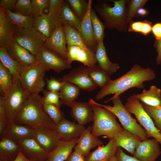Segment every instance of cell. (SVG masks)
Here are the masks:
<instances>
[{
  "label": "cell",
  "instance_id": "cell-47",
  "mask_svg": "<svg viewBox=\"0 0 161 161\" xmlns=\"http://www.w3.org/2000/svg\"><path fill=\"white\" fill-rule=\"evenodd\" d=\"M7 126L3 102L0 97V138L2 137L4 133Z\"/></svg>",
  "mask_w": 161,
  "mask_h": 161
},
{
  "label": "cell",
  "instance_id": "cell-53",
  "mask_svg": "<svg viewBox=\"0 0 161 161\" xmlns=\"http://www.w3.org/2000/svg\"><path fill=\"white\" fill-rule=\"evenodd\" d=\"M65 161H85V157L75 151L72 152Z\"/></svg>",
  "mask_w": 161,
  "mask_h": 161
},
{
  "label": "cell",
  "instance_id": "cell-35",
  "mask_svg": "<svg viewBox=\"0 0 161 161\" xmlns=\"http://www.w3.org/2000/svg\"><path fill=\"white\" fill-rule=\"evenodd\" d=\"M80 90L77 86L65 82L59 92L62 104L66 106L69 103L75 101L80 94Z\"/></svg>",
  "mask_w": 161,
  "mask_h": 161
},
{
  "label": "cell",
  "instance_id": "cell-4",
  "mask_svg": "<svg viewBox=\"0 0 161 161\" xmlns=\"http://www.w3.org/2000/svg\"><path fill=\"white\" fill-rule=\"evenodd\" d=\"M88 102L91 105L94 113L93 123L91 126V132L94 136L98 137L105 135L112 138L117 132L123 129L112 112L99 105L92 98L89 100Z\"/></svg>",
  "mask_w": 161,
  "mask_h": 161
},
{
  "label": "cell",
  "instance_id": "cell-52",
  "mask_svg": "<svg viewBox=\"0 0 161 161\" xmlns=\"http://www.w3.org/2000/svg\"><path fill=\"white\" fill-rule=\"evenodd\" d=\"M152 27L153 24L150 21L146 20L143 21L141 33L145 35L149 34L152 31Z\"/></svg>",
  "mask_w": 161,
  "mask_h": 161
},
{
  "label": "cell",
  "instance_id": "cell-45",
  "mask_svg": "<svg viewBox=\"0 0 161 161\" xmlns=\"http://www.w3.org/2000/svg\"><path fill=\"white\" fill-rule=\"evenodd\" d=\"M32 13L31 16L35 18L42 16L44 13L43 10L49 7V0H32Z\"/></svg>",
  "mask_w": 161,
  "mask_h": 161
},
{
  "label": "cell",
  "instance_id": "cell-43",
  "mask_svg": "<svg viewBox=\"0 0 161 161\" xmlns=\"http://www.w3.org/2000/svg\"><path fill=\"white\" fill-rule=\"evenodd\" d=\"M42 97L44 104H53L60 108L62 104L59 92H54L44 89Z\"/></svg>",
  "mask_w": 161,
  "mask_h": 161
},
{
  "label": "cell",
  "instance_id": "cell-48",
  "mask_svg": "<svg viewBox=\"0 0 161 161\" xmlns=\"http://www.w3.org/2000/svg\"><path fill=\"white\" fill-rule=\"evenodd\" d=\"M115 156L118 161H142L134 156H131L127 154L120 147L117 148Z\"/></svg>",
  "mask_w": 161,
  "mask_h": 161
},
{
  "label": "cell",
  "instance_id": "cell-18",
  "mask_svg": "<svg viewBox=\"0 0 161 161\" xmlns=\"http://www.w3.org/2000/svg\"><path fill=\"white\" fill-rule=\"evenodd\" d=\"M66 106L71 108V116L78 124L84 125L93 121L94 113L92 106L89 102L75 101Z\"/></svg>",
  "mask_w": 161,
  "mask_h": 161
},
{
  "label": "cell",
  "instance_id": "cell-9",
  "mask_svg": "<svg viewBox=\"0 0 161 161\" xmlns=\"http://www.w3.org/2000/svg\"><path fill=\"white\" fill-rule=\"evenodd\" d=\"M47 38L34 27L20 28L15 26L13 39L35 55Z\"/></svg>",
  "mask_w": 161,
  "mask_h": 161
},
{
  "label": "cell",
  "instance_id": "cell-58",
  "mask_svg": "<svg viewBox=\"0 0 161 161\" xmlns=\"http://www.w3.org/2000/svg\"><path fill=\"white\" fill-rule=\"evenodd\" d=\"M0 161H9L7 160L0 159Z\"/></svg>",
  "mask_w": 161,
  "mask_h": 161
},
{
  "label": "cell",
  "instance_id": "cell-56",
  "mask_svg": "<svg viewBox=\"0 0 161 161\" xmlns=\"http://www.w3.org/2000/svg\"><path fill=\"white\" fill-rule=\"evenodd\" d=\"M12 161H30L27 159L20 150L18 155L15 160Z\"/></svg>",
  "mask_w": 161,
  "mask_h": 161
},
{
  "label": "cell",
  "instance_id": "cell-54",
  "mask_svg": "<svg viewBox=\"0 0 161 161\" xmlns=\"http://www.w3.org/2000/svg\"><path fill=\"white\" fill-rule=\"evenodd\" d=\"M152 31L156 40L161 38V23L158 22L153 26Z\"/></svg>",
  "mask_w": 161,
  "mask_h": 161
},
{
  "label": "cell",
  "instance_id": "cell-55",
  "mask_svg": "<svg viewBox=\"0 0 161 161\" xmlns=\"http://www.w3.org/2000/svg\"><path fill=\"white\" fill-rule=\"evenodd\" d=\"M148 13L147 10L143 7H141L139 8L137 11L135 17H137L140 16H144L146 15Z\"/></svg>",
  "mask_w": 161,
  "mask_h": 161
},
{
  "label": "cell",
  "instance_id": "cell-14",
  "mask_svg": "<svg viewBox=\"0 0 161 161\" xmlns=\"http://www.w3.org/2000/svg\"><path fill=\"white\" fill-rule=\"evenodd\" d=\"M20 150L30 161H45L49 153L33 138L23 139L18 143Z\"/></svg>",
  "mask_w": 161,
  "mask_h": 161
},
{
  "label": "cell",
  "instance_id": "cell-20",
  "mask_svg": "<svg viewBox=\"0 0 161 161\" xmlns=\"http://www.w3.org/2000/svg\"><path fill=\"white\" fill-rule=\"evenodd\" d=\"M86 128L83 125L76 124L64 118L56 125V130L59 134L61 141H67L79 138Z\"/></svg>",
  "mask_w": 161,
  "mask_h": 161
},
{
  "label": "cell",
  "instance_id": "cell-15",
  "mask_svg": "<svg viewBox=\"0 0 161 161\" xmlns=\"http://www.w3.org/2000/svg\"><path fill=\"white\" fill-rule=\"evenodd\" d=\"M63 24L61 15L49 11L34 18L33 27L47 38L57 27Z\"/></svg>",
  "mask_w": 161,
  "mask_h": 161
},
{
  "label": "cell",
  "instance_id": "cell-38",
  "mask_svg": "<svg viewBox=\"0 0 161 161\" xmlns=\"http://www.w3.org/2000/svg\"><path fill=\"white\" fill-rule=\"evenodd\" d=\"M90 19L96 41L97 43L103 41L106 26L105 23L99 19L96 12L92 8L90 12Z\"/></svg>",
  "mask_w": 161,
  "mask_h": 161
},
{
  "label": "cell",
  "instance_id": "cell-37",
  "mask_svg": "<svg viewBox=\"0 0 161 161\" xmlns=\"http://www.w3.org/2000/svg\"><path fill=\"white\" fill-rule=\"evenodd\" d=\"M13 76L0 62V94L6 95L8 93L13 85Z\"/></svg>",
  "mask_w": 161,
  "mask_h": 161
},
{
  "label": "cell",
  "instance_id": "cell-44",
  "mask_svg": "<svg viewBox=\"0 0 161 161\" xmlns=\"http://www.w3.org/2000/svg\"><path fill=\"white\" fill-rule=\"evenodd\" d=\"M14 13L25 16H31L32 5L30 0H18L14 9Z\"/></svg>",
  "mask_w": 161,
  "mask_h": 161
},
{
  "label": "cell",
  "instance_id": "cell-26",
  "mask_svg": "<svg viewBox=\"0 0 161 161\" xmlns=\"http://www.w3.org/2000/svg\"><path fill=\"white\" fill-rule=\"evenodd\" d=\"M3 137L10 139L18 143L23 139L33 138L32 128L30 126L13 123L7 126Z\"/></svg>",
  "mask_w": 161,
  "mask_h": 161
},
{
  "label": "cell",
  "instance_id": "cell-11",
  "mask_svg": "<svg viewBox=\"0 0 161 161\" xmlns=\"http://www.w3.org/2000/svg\"><path fill=\"white\" fill-rule=\"evenodd\" d=\"M87 67V66L84 65L80 66L58 79L61 81L73 84L81 89L92 91L95 89L97 86L89 76Z\"/></svg>",
  "mask_w": 161,
  "mask_h": 161
},
{
  "label": "cell",
  "instance_id": "cell-39",
  "mask_svg": "<svg viewBox=\"0 0 161 161\" xmlns=\"http://www.w3.org/2000/svg\"><path fill=\"white\" fill-rule=\"evenodd\" d=\"M66 1L76 15L82 20L86 12L88 1L84 0H67Z\"/></svg>",
  "mask_w": 161,
  "mask_h": 161
},
{
  "label": "cell",
  "instance_id": "cell-28",
  "mask_svg": "<svg viewBox=\"0 0 161 161\" xmlns=\"http://www.w3.org/2000/svg\"><path fill=\"white\" fill-rule=\"evenodd\" d=\"M15 27L7 20L5 10L0 7V47H4L13 39Z\"/></svg>",
  "mask_w": 161,
  "mask_h": 161
},
{
  "label": "cell",
  "instance_id": "cell-46",
  "mask_svg": "<svg viewBox=\"0 0 161 161\" xmlns=\"http://www.w3.org/2000/svg\"><path fill=\"white\" fill-rule=\"evenodd\" d=\"M46 81L47 90L54 92H59L65 83L52 77L46 78Z\"/></svg>",
  "mask_w": 161,
  "mask_h": 161
},
{
  "label": "cell",
  "instance_id": "cell-57",
  "mask_svg": "<svg viewBox=\"0 0 161 161\" xmlns=\"http://www.w3.org/2000/svg\"><path fill=\"white\" fill-rule=\"evenodd\" d=\"M109 161H118L116 156H113L110 159Z\"/></svg>",
  "mask_w": 161,
  "mask_h": 161
},
{
  "label": "cell",
  "instance_id": "cell-42",
  "mask_svg": "<svg viewBox=\"0 0 161 161\" xmlns=\"http://www.w3.org/2000/svg\"><path fill=\"white\" fill-rule=\"evenodd\" d=\"M44 108L47 114L56 125L64 118L63 112L55 105L44 104Z\"/></svg>",
  "mask_w": 161,
  "mask_h": 161
},
{
  "label": "cell",
  "instance_id": "cell-49",
  "mask_svg": "<svg viewBox=\"0 0 161 161\" xmlns=\"http://www.w3.org/2000/svg\"><path fill=\"white\" fill-rule=\"evenodd\" d=\"M17 0H0V7L5 11L10 10L14 9Z\"/></svg>",
  "mask_w": 161,
  "mask_h": 161
},
{
  "label": "cell",
  "instance_id": "cell-40",
  "mask_svg": "<svg viewBox=\"0 0 161 161\" xmlns=\"http://www.w3.org/2000/svg\"><path fill=\"white\" fill-rule=\"evenodd\" d=\"M141 103L145 110L153 119L156 127L161 134V106L153 107Z\"/></svg>",
  "mask_w": 161,
  "mask_h": 161
},
{
  "label": "cell",
  "instance_id": "cell-23",
  "mask_svg": "<svg viewBox=\"0 0 161 161\" xmlns=\"http://www.w3.org/2000/svg\"><path fill=\"white\" fill-rule=\"evenodd\" d=\"M113 138L118 147L124 148L132 155L142 141L137 136L124 129L117 132Z\"/></svg>",
  "mask_w": 161,
  "mask_h": 161
},
{
  "label": "cell",
  "instance_id": "cell-29",
  "mask_svg": "<svg viewBox=\"0 0 161 161\" xmlns=\"http://www.w3.org/2000/svg\"><path fill=\"white\" fill-rule=\"evenodd\" d=\"M0 60L13 76V83L19 80L20 72L24 65L14 59L4 47H0Z\"/></svg>",
  "mask_w": 161,
  "mask_h": 161
},
{
  "label": "cell",
  "instance_id": "cell-19",
  "mask_svg": "<svg viewBox=\"0 0 161 161\" xmlns=\"http://www.w3.org/2000/svg\"><path fill=\"white\" fill-rule=\"evenodd\" d=\"M88 4L86 12L81 20L80 33L86 47L95 53L98 43L95 38L90 19L92 0H88Z\"/></svg>",
  "mask_w": 161,
  "mask_h": 161
},
{
  "label": "cell",
  "instance_id": "cell-3",
  "mask_svg": "<svg viewBox=\"0 0 161 161\" xmlns=\"http://www.w3.org/2000/svg\"><path fill=\"white\" fill-rule=\"evenodd\" d=\"M114 5L112 6L107 1H99L94 6L95 11L105 23L106 27L121 32L128 30L127 22L128 0H110Z\"/></svg>",
  "mask_w": 161,
  "mask_h": 161
},
{
  "label": "cell",
  "instance_id": "cell-2",
  "mask_svg": "<svg viewBox=\"0 0 161 161\" xmlns=\"http://www.w3.org/2000/svg\"><path fill=\"white\" fill-rule=\"evenodd\" d=\"M42 97L39 94L30 95L14 123L31 127L41 126L56 130V125L45 112Z\"/></svg>",
  "mask_w": 161,
  "mask_h": 161
},
{
  "label": "cell",
  "instance_id": "cell-6",
  "mask_svg": "<svg viewBox=\"0 0 161 161\" xmlns=\"http://www.w3.org/2000/svg\"><path fill=\"white\" fill-rule=\"evenodd\" d=\"M46 71L38 62L31 65L23 66L20 72L19 81L23 89L29 95L39 94L44 90Z\"/></svg>",
  "mask_w": 161,
  "mask_h": 161
},
{
  "label": "cell",
  "instance_id": "cell-50",
  "mask_svg": "<svg viewBox=\"0 0 161 161\" xmlns=\"http://www.w3.org/2000/svg\"><path fill=\"white\" fill-rule=\"evenodd\" d=\"M143 25V21H131L128 26V31L129 32L141 33Z\"/></svg>",
  "mask_w": 161,
  "mask_h": 161
},
{
  "label": "cell",
  "instance_id": "cell-32",
  "mask_svg": "<svg viewBox=\"0 0 161 161\" xmlns=\"http://www.w3.org/2000/svg\"><path fill=\"white\" fill-rule=\"evenodd\" d=\"M63 26L67 41V46H78L88 52L94 53L86 47L81 33L77 30L66 22L64 23Z\"/></svg>",
  "mask_w": 161,
  "mask_h": 161
},
{
  "label": "cell",
  "instance_id": "cell-31",
  "mask_svg": "<svg viewBox=\"0 0 161 161\" xmlns=\"http://www.w3.org/2000/svg\"><path fill=\"white\" fill-rule=\"evenodd\" d=\"M135 95L140 101L146 105L153 107L161 106V90L155 85L151 86L148 90L144 89L141 93Z\"/></svg>",
  "mask_w": 161,
  "mask_h": 161
},
{
  "label": "cell",
  "instance_id": "cell-12",
  "mask_svg": "<svg viewBox=\"0 0 161 161\" xmlns=\"http://www.w3.org/2000/svg\"><path fill=\"white\" fill-rule=\"evenodd\" d=\"M31 127L33 138L49 153L61 141L60 136L56 130L41 126Z\"/></svg>",
  "mask_w": 161,
  "mask_h": 161
},
{
  "label": "cell",
  "instance_id": "cell-36",
  "mask_svg": "<svg viewBox=\"0 0 161 161\" xmlns=\"http://www.w3.org/2000/svg\"><path fill=\"white\" fill-rule=\"evenodd\" d=\"M61 17L64 23L66 22L68 24L80 33L81 20L72 11L66 1L63 5Z\"/></svg>",
  "mask_w": 161,
  "mask_h": 161
},
{
  "label": "cell",
  "instance_id": "cell-34",
  "mask_svg": "<svg viewBox=\"0 0 161 161\" xmlns=\"http://www.w3.org/2000/svg\"><path fill=\"white\" fill-rule=\"evenodd\" d=\"M87 69L89 76L97 87L102 88L111 80L110 75L98 65L87 66Z\"/></svg>",
  "mask_w": 161,
  "mask_h": 161
},
{
  "label": "cell",
  "instance_id": "cell-13",
  "mask_svg": "<svg viewBox=\"0 0 161 161\" xmlns=\"http://www.w3.org/2000/svg\"><path fill=\"white\" fill-rule=\"evenodd\" d=\"M67 41L63 25L57 27L47 38L44 46L47 49L55 52L64 58L67 59Z\"/></svg>",
  "mask_w": 161,
  "mask_h": 161
},
{
  "label": "cell",
  "instance_id": "cell-16",
  "mask_svg": "<svg viewBox=\"0 0 161 161\" xmlns=\"http://www.w3.org/2000/svg\"><path fill=\"white\" fill-rule=\"evenodd\" d=\"M160 143L155 139L141 141L133 156L142 161H155L161 154Z\"/></svg>",
  "mask_w": 161,
  "mask_h": 161
},
{
  "label": "cell",
  "instance_id": "cell-1",
  "mask_svg": "<svg viewBox=\"0 0 161 161\" xmlns=\"http://www.w3.org/2000/svg\"><path fill=\"white\" fill-rule=\"evenodd\" d=\"M156 77L154 70L150 67L145 68L138 64H135L122 76L111 80L101 88L96 95L95 98L100 100L108 95L114 94L112 97L104 101L105 103H108L130 88H143L144 82L152 81Z\"/></svg>",
  "mask_w": 161,
  "mask_h": 161
},
{
  "label": "cell",
  "instance_id": "cell-30",
  "mask_svg": "<svg viewBox=\"0 0 161 161\" xmlns=\"http://www.w3.org/2000/svg\"><path fill=\"white\" fill-rule=\"evenodd\" d=\"M20 151L18 144L5 137L0 138V159L12 161L17 157Z\"/></svg>",
  "mask_w": 161,
  "mask_h": 161
},
{
  "label": "cell",
  "instance_id": "cell-17",
  "mask_svg": "<svg viewBox=\"0 0 161 161\" xmlns=\"http://www.w3.org/2000/svg\"><path fill=\"white\" fill-rule=\"evenodd\" d=\"M4 47L14 59L24 66L31 65L38 62L35 55L13 39Z\"/></svg>",
  "mask_w": 161,
  "mask_h": 161
},
{
  "label": "cell",
  "instance_id": "cell-51",
  "mask_svg": "<svg viewBox=\"0 0 161 161\" xmlns=\"http://www.w3.org/2000/svg\"><path fill=\"white\" fill-rule=\"evenodd\" d=\"M154 47L156 48L157 55L156 59L157 65L161 64V38L158 40H155Z\"/></svg>",
  "mask_w": 161,
  "mask_h": 161
},
{
  "label": "cell",
  "instance_id": "cell-24",
  "mask_svg": "<svg viewBox=\"0 0 161 161\" xmlns=\"http://www.w3.org/2000/svg\"><path fill=\"white\" fill-rule=\"evenodd\" d=\"M109 139L105 146H99L95 151L90 152L85 157V161H109L115 155L118 147L113 138Z\"/></svg>",
  "mask_w": 161,
  "mask_h": 161
},
{
  "label": "cell",
  "instance_id": "cell-22",
  "mask_svg": "<svg viewBox=\"0 0 161 161\" xmlns=\"http://www.w3.org/2000/svg\"><path fill=\"white\" fill-rule=\"evenodd\" d=\"M67 60L70 64L73 61H77L89 67L95 65L97 62L95 53L88 52L80 47L67 46Z\"/></svg>",
  "mask_w": 161,
  "mask_h": 161
},
{
  "label": "cell",
  "instance_id": "cell-7",
  "mask_svg": "<svg viewBox=\"0 0 161 161\" xmlns=\"http://www.w3.org/2000/svg\"><path fill=\"white\" fill-rule=\"evenodd\" d=\"M29 95L23 89L19 80L14 83L8 93L4 95L0 94L7 126L14 123Z\"/></svg>",
  "mask_w": 161,
  "mask_h": 161
},
{
  "label": "cell",
  "instance_id": "cell-27",
  "mask_svg": "<svg viewBox=\"0 0 161 161\" xmlns=\"http://www.w3.org/2000/svg\"><path fill=\"white\" fill-rule=\"evenodd\" d=\"M78 138L67 141H61L57 146L49 153L45 161H64L67 159L77 144Z\"/></svg>",
  "mask_w": 161,
  "mask_h": 161
},
{
  "label": "cell",
  "instance_id": "cell-21",
  "mask_svg": "<svg viewBox=\"0 0 161 161\" xmlns=\"http://www.w3.org/2000/svg\"><path fill=\"white\" fill-rule=\"evenodd\" d=\"M103 144V142L98 137L92 134L91 126H89L79 138L74 148V151L85 157L89 153L92 148L97 146H100Z\"/></svg>",
  "mask_w": 161,
  "mask_h": 161
},
{
  "label": "cell",
  "instance_id": "cell-25",
  "mask_svg": "<svg viewBox=\"0 0 161 161\" xmlns=\"http://www.w3.org/2000/svg\"><path fill=\"white\" fill-rule=\"evenodd\" d=\"M95 57L99 66L109 75L116 72L120 68L119 64L113 63L109 60L103 41L98 43Z\"/></svg>",
  "mask_w": 161,
  "mask_h": 161
},
{
  "label": "cell",
  "instance_id": "cell-5",
  "mask_svg": "<svg viewBox=\"0 0 161 161\" xmlns=\"http://www.w3.org/2000/svg\"><path fill=\"white\" fill-rule=\"evenodd\" d=\"M113 105L111 106L98 103L100 106L113 113L119 120L123 129L139 138L142 141L146 140L150 137L145 130L139 124L136 119L123 104L120 96L112 100Z\"/></svg>",
  "mask_w": 161,
  "mask_h": 161
},
{
  "label": "cell",
  "instance_id": "cell-41",
  "mask_svg": "<svg viewBox=\"0 0 161 161\" xmlns=\"http://www.w3.org/2000/svg\"><path fill=\"white\" fill-rule=\"evenodd\" d=\"M147 0H128L127 7V22L129 24L135 17L138 10L141 7H143Z\"/></svg>",
  "mask_w": 161,
  "mask_h": 161
},
{
  "label": "cell",
  "instance_id": "cell-8",
  "mask_svg": "<svg viewBox=\"0 0 161 161\" xmlns=\"http://www.w3.org/2000/svg\"><path fill=\"white\" fill-rule=\"evenodd\" d=\"M125 106L130 113L135 115L140 126L143 127L149 136L156 139L161 145V134L135 94L128 97Z\"/></svg>",
  "mask_w": 161,
  "mask_h": 161
},
{
  "label": "cell",
  "instance_id": "cell-33",
  "mask_svg": "<svg viewBox=\"0 0 161 161\" xmlns=\"http://www.w3.org/2000/svg\"><path fill=\"white\" fill-rule=\"evenodd\" d=\"M5 11L8 21L20 28H30L33 27L34 18L31 16H25L10 10Z\"/></svg>",
  "mask_w": 161,
  "mask_h": 161
},
{
  "label": "cell",
  "instance_id": "cell-10",
  "mask_svg": "<svg viewBox=\"0 0 161 161\" xmlns=\"http://www.w3.org/2000/svg\"><path fill=\"white\" fill-rule=\"evenodd\" d=\"M38 62L47 71L52 69L57 73L71 68V64L60 55L46 48L44 45L35 55Z\"/></svg>",
  "mask_w": 161,
  "mask_h": 161
}]
</instances>
